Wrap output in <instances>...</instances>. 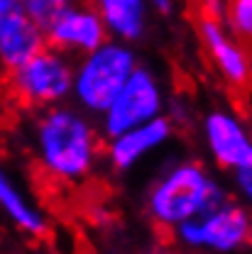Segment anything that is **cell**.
<instances>
[{
	"label": "cell",
	"mask_w": 252,
	"mask_h": 254,
	"mask_svg": "<svg viewBox=\"0 0 252 254\" xmlns=\"http://www.w3.org/2000/svg\"><path fill=\"white\" fill-rule=\"evenodd\" d=\"M150 2V7H152V12H157V15H171L174 10H176V0H147Z\"/></svg>",
	"instance_id": "cell-18"
},
{
	"label": "cell",
	"mask_w": 252,
	"mask_h": 254,
	"mask_svg": "<svg viewBox=\"0 0 252 254\" xmlns=\"http://www.w3.org/2000/svg\"><path fill=\"white\" fill-rule=\"evenodd\" d=\"M71 2L74 0H20V10H22V15L30 20L34 27L47 32L52 27V22L62 15Z\"/></svg>",
	"instance_id": "cell-14"
},
{
	"label": "cell",
	"mask_w": 252,
	"mask_h": 254,
	"mask_svg": "<svg viewBox=\"0 0 252 254\" xmlns=\"http://www.w3.org/2000/svg\"><path fill=\"white\" fill-rule=\"evenodd\" d=\"M20 10V0H0V20Z\"/></svg>",
	"instance_id": "cell-19"
},
{
	"label": "cell",
	"mask_w": 252,
	"mask_h": 254,
	"mask_svg": "<svg viewBox=\"0 0 252 254\" xmlns=\"http://www.w3.org/2000/svg\"><path fill=\"white\" fill-rule=\"evenodd\" d=\"M198 132L208 159L221 171L252 166L250 127L235 110L225 105L208 108L198 120Z\"/></svg>",
	"instance_id": "cell-7"
},
{
	"label": "cell",
	"mask_w": 252,
	"mask_h": 254,
	"mask_svg": "<svg viewBox=\"0 0 252 254\" xmlns=\"http://www.w3.org/2000/svg\"><path fill=\"white\" fill-rule=\"evenodd\" d=\"M74 59L44 44L37 54L7 73V93L27 110H44L71 98Z\"/></svg>",
	"instance_id": "cell-4"
},
{
	"label": "cell",
	"mask_w": 252,
	"mask_h": 254,
	"mask_svg": "<svg viewBox=\"0 0 252 254\" xmlns=\"http://www.w3.org/2000/svg\"><path fill=\"white\" fill-rule=\"evenodd\" d=\"M225 7L228 0H198V15L216 22H225Z\"/></svg>",
	"instance_id": "cell-17"
},
{
	"label": "cell",
	"mask_w": 252,
	"mask_h": 254,
	"mask_svg": "<svg viewBox=\"0 0 252 254\" xmlns=\"http://www.w3.org/2000/svg\"><path fill=\"white\" fill-rule=\"evenodd\" d=\"M174 134H176L174 123L167 115H159V118L145 123V125L130 127V129L115 134V137L103 139V161L118 176L130 174L145 159L162 152L174 139Z\"/></svg>",
	"instance_id": "cell-8"
},
{
	"label": "cell",
	"mask_w": 252,
	"mask_h": 254,
	"mask_svg": "<svg viewBox=\"0 0 252 254\" xmlns=\"http://www.w3.org/2000/svg\"><path fill=\"white\" fill-rule=\"evenodd\" d=\"M196 34H198V42H201L206 57L211 59L218 76L228 83V88L248 91L252 81V62L248 42L230 34V30L223 22L208 20L203 15L196 17Z\"/></svg>",
	"instance_id": "cell-9"
},
{
	"label": "cell",
	"mask_w": 252,
	"mask_h": 254,
	"mask_svg": "<svg viewBox=\"0 0 252 254\" xmlns=\"http://www.w3.org/2000/svg\"><path fill=\"white\" fill-rule=\"evenodd\" d=\"M228 174H230L235 195L243 198L245 205H250V200H252V166H240V169H233V171H228Z\"/></svg>",
	"instance_id": "cell-16"
},
{
	"label": "cell",
	"mask_w": 252,
	"mask_h": 254,
	"mask_svg": "<svg viewBox=\"0 0 252 254\" xmlns=\"http://www.w3.org/2000/svg\"><path fill=\"white\" fill-rule=\"evenodd\" d=\"M230 34H235L243 42H250L252 37V0H228L225 7V22Z\"/></svg>",
	"instance_id": "cell-15"
},
{
	"label": "cell",
	"mask_w": 252,
	"mask_h": 254,
	"mask_svg": "<svg viewBox=\"0 0 252 254\" xmlns=\"http://www.w3.org/2000/svg\"><path fill=\"white\" fill-rule=\"evenodd\" d=\"M108 32V39H118L137 47L147 39L152 27V7L147 0H91Z\"/></svg>",
	"instance_id": "cell-11"
},
{
	"label": "cell",
	"mask_w": 252,
	"mask_h": 254,
	"mask_svg": "<svg viewBox=\"0 0 252 254\" xmlns=\"http://www.w3.org/2000/svg\"><path fill=\"white\" fill-rule=\"evenodd\" d=\"M0 210L32 237H44L49 232L47 215L22 193V189L2 166H0Z\"/></svg>",
	"instance_id": "cell-13"
},
{
	"label": "cell",
	"mask_w": 252,
	"mask_h": 254,
	"mask_svg": "<svg viewBox=\"0 0 252 254\" xmlns=\"http://www.w3.org/2000/svg\"><path fill=\"white\" fill-rule=\"evenodd\" d=\"M108 39L91 0H74L44 32V42L71 59H79Z\"/></svg>",
	"instance_id": "cell-10"
},
{
	"label": "cell",
	"mask_w": 252,
	"mask_h": 254,
	"mask_svg": "<svg viewBox=\"0 0 252 254\" xmlns=\"http://www.w3.org/2000/svg\"><path fill=\"white\" fill-rule=\"evenodd\" d=\"M44 32L34 27L22 10L0 20V68L10 73L44 47Z\"/></svg>",
	"instance_id": "cell-12"
},
{
	"label": "cell",
	"mask_w": 252,
	"mask_h": 254,
	"mask_svg": "<svg viewBox=\"0 0 252 254\" xmlns=\"http://www.w3.org/2000/svg\"><path fill=\"white\" fill-rule=\"evenodd\" d=\"M176 245L186 250H203L216 254H235L250 245V210L240 200H223L208 213L176 225L171 232Z\"/></svg>",
	"instance_id": "cell-6"
},
{
	"label": "cell",
	"mask_w": 252,
	"mask_h": 254,
	"mask_svg": "<svg viewBox=\"0 0 252 254\" xmlns=\"http://www.w3.org/2000/svg\"><path fill=\"white\" fill-rule=\"evenodd\" d=\"M140 64L137 47L105 39L93 52L74 59V76H71V103L84 110L86 115L98 118L115 93L123 88L135 66Z\"/></svg>",
	"instance_id": "cell-3"
},
{
	"label": "cell",
	"mask_w": 252,
	"mask_h": 254,
	"mask_svg": "<svg viewBox=\"0 0 252 254\" xmlns=\"http://www.w3.org/2000/svg\"><path fill=\"white\" fill-rule=\"evenodd\" d=\"M230 193L213 171L198 159H176L167 164L145 193V213L159 230L198 218L228 200Z\"/></svg>",
	"instance_id": "cell-2"
},
{
	"label": "cell",
	"mask_w": 252,
	"mask_h": 254,
	"mask_svg": "<svg viewBox=\"0 0 252 254\" xmlns=\"http://www.w3.org/2000/svg\"><path fill=\"white\" fill-rule=\"evenodd\" d=\"M30 142L37 166L59 186L86 184L103 161V137L95 118L71 100L34 113Z\"/></svg>",
	"instance_id": "cell-1"
},
{
	"label": "cell",
	"mask_w": 252,
	"mask_h": 254,
	"mask_svg": "<svg viewBox=\"0 0 252 254\" xmlns=\"http://www.w3.org/2000/svg\"><path fill=\"white\" fill-rule=\"evenodd\" d=\"M167 86L157 71L150 64H137L130 73L123 88L115 93V98L108 103V108L95 118V125L103 139L115 137L130 127L145 125L164 115L167 110Z\"/></svg>",
	"instance_id": "cell-5"
}]
</instances>
